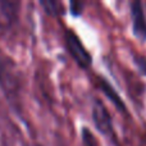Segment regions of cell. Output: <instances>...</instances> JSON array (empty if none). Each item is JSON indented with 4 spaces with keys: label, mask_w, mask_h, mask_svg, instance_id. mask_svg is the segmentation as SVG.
<instances>
[{
    "label": "cell",
    "mask_w": 146,
    "mask_h": 146,
    "mask_svg": "<svg viewBox=\"0 0 146 146\" xmlns=\"http://www.w3.org/2000/svg\"><path fill=\"white\" fill-rule=\"evenodd\" d=\"M91 117H92V122L95 124L96 129L103 136H105L109 141H111V144L114 146H119V141L118 137H117L115 129H114L111 115L109 113L108 108L105 106V104L99 99H95L92 103Z\"/></svg>",
    "instance_id": "cell-1"
},
{
    "label": "cell",
    "mask_w": 146,
    "mask_h": 146,
    "mask_svg": "<svg viewBox=\"0 0 146 146\" xmlns=\"http://www.w3.org/2000/svg\"><path fill=\"white\" fill-rule=\"evenodd\" d=\"M64 40H66L67 50L73 58V60L77 63V66L82 69L90 68L92 66V55L85 48L77 33L73 30H67L64 32Z\"/></svg>",
    "instance_id": "cell-2"
},
{
    "label": "cell",
    "mask_w": 146,
    "mask_h": 146,
    "mask_svg": "<svg viewBox=\"0 0 146 146\" xmlns=\"http://www.w3.org/2000/svg\"><path fill=\"white\" fill-rule=\"evenodd\" d=\"M129 15L133 36L140 42H146V14L144 3L140 0H133L129 3Z\"/></svg>",
    "instance_id": "cell-3"
},
{
    "label": "cell",
    "mask_w": 146,
    "mask_h": 146,
    "mask_svg": "<svg viewBox=\"0 0 146 146\" xmlns=\"http://www.w3.org/2000/svg\"><path fill=\"white\" fill-rule=\"evenodd\" d=\"M98 86L101 90V92L106 96L109 101L114 105V108L119 111L121 114H128V108H127L126 103L123 101L122 96L118 94V91L109 83L108 80H105L104 77H98Z\"/></svg>",
    "instance_id": "cell-4"
},
{
    "label": "cell",
    "mask_w": 146,
    "mask_h": 146,
    "mask_svg": "<svg viewBox=\"0 0 146 146\" xmlns=\"http://www.w3.org/2000/svg\"><path fill=\"white\" fill-rule=\"evenodd\" d=\"M12 81H13V74L10 73V64L7 56L1 53L0 50V85L4 90L12 88Z\"/></svg>",
    "instance_id": "cell-5"
},
{
    "label": "cell",
    "mask_w": 146,
    "mask_h": 146,
    "mask_svg": "<svg viewBox=\"0 0 146 146\" xmlns=\"http://www.w3.org/2000/svg\"><path fill=\"white\" fill-rule=\"evenodd\" d=\"M132 63L136 67L139 74H141L142 77H146V55L133 51L132 53Z\"/></svg>",
    "instance_id": "cell-6"
},
{
    "label": "cell",
    "mask_w": 146,
    "mask_h": 146,
    "mask_svg": "<svg viewBox=\"0 0 146 146\" xmlns=\"http://www.w3.org/2000/svg\"><path fill=\"white\" fill-rule=\"evenodd\" d=\"M81 140H82L83 146H101L99 140L95 137V135L87 127H83L81 131Z\"/></svg>",
    "instance_id": "cell-7"
},
{
    "label": "cell",
    "mask_w": 146,
    "mask_h": 146,
    "mask_svg": "<svg viewBox=\"0 0 146 146\" xmlns=\"http://www.w3.org/2000/svg\"><path fill=\"white\" fill-rule=\"evenodd\" d=\"M45 10L51 15H59V14H63V7H62L60 3H56V1H42L41 3Z\"/></svg>",
    "instance_id": "cell-8"
},
{
    "label": "cell",
    "mask_w": 146,
    "mask_h": 146,
    "mask_svg": "<svg viewBox=\"0 0 146 146\" xmlns=\"http://www.w3.org/2000/svg\"><path fill=\"white\" fill-rule=\"evenodd\" d=\"M83 8H85V4L80 1H72L71 3V13L74 17H80L83 12Z\"/></svg>",
    "instance_id": "cell-9"
}]
</instances>
